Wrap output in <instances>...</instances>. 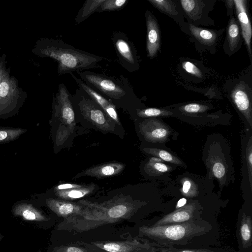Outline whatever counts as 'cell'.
<instances>
[{
	"mask_svg": "<svg viewBox=\"0 0 252 252\" xmlns=\"http://www.w3.org/2000/svg\"><path fill=\"white\" fill-rule=\"evenodd\" d=\"M104 0H87L79 9L75 19L76 24L79 25L94 13L97 12Z\"/></svg>",
	"mask_w": 252,
	"mask_h": 252,
	"instance_id": "ac0fdd59",
	"label": "cell"
},
{
	"mask_svg": "<svg viewBox=\"0 0 252 252\" xmlns=\"http://www.w3.org/2000/svg\"><path fill=\"white\" fill-rule=\"evenodd\" d=\"M227 39L230 51H233L237 47L240 39V31L237 21L232 17L228 26Z\"/></svg>",
	"mask_w": 252,
	"mask_h": 252,
	"instance_id": "44dd1931",
	"label": "cell"
},
{
	"mask_svg": "<svg viewBox=\"0 0 252 252\" xmlns=\"http://www.w3.org/2000/svg\"><path fill=\"white\" fill-rule=\"evenodd\" d=\"M190 33L199 42L206 46H211L217 41V35L216 32L199 28L190 24Z\"/></svg>",
	"mask_w": 252,
	"mask_h": 252,
	"instance_id": "e0dca14e",
	"label": "cell"
},
{
	"mask_svg": "<svg viewBox=\"0 0 252 252\" xmlns=\"http://www.w3.org/2000/svg\"><path fill=\"white\" fill-rule=\"evenodd\" d=\"M182 192L188 197L195 196L197 193V187L192 180L185 179L182 182Z\"/></svg>",
	"mask_w": 252,
	"mask_h": 252,
	"instance_id": "83f0119b",
	"label": "cell"
},
{
	"mask_svg": "<svg viewBox=\"0 0 252 252\" xmlns=\"http://www.w3.org/2000/svg\"><path fill=\"white\" fill-rule=\"evenodd\" d=\"M9 90V86L5 82H2L0 84V96L4 97L6 96Z\"/></svg>",
	"mask_w": 252,
	"mask_h": 252,
	"instance_id": "d590c367",
	"label": "cell"
},
{
	"mask_svg": "<svg viewBox=\"0 0 252 252\" xmlns=\"http://www.w3.org/2000/svg\"><path fill=\"white\" fill-rule=\"evenodd\" d=\"M238 19L239 22L243 37L247 45L251 59H252L251 38L252 28L249 16L246 1L244 0H234Z\"/></svg>",
	"mask_w": 252,
	"mask_h": 252,
	"instance_id": "8fae6325",
	"label": "cell"
},
{
	"mask_svg": "<svg viewBox=\"0 0 252 252\" xmlns=\"http://www.w3.org/2000/svg\"><path fill=\"white\" fill-rule=\"evenodd\" d=\"M125 165L120 162H108L88 168L77 174L74 178L83 176L103 178L113 176L120 173Z\"/></svg>",
	"mask_w": 252,
	"mask_h": 252,
	"instance_id": "5bb4252c",
	"label": "cell"
},
{
	"mask_svg": "<svg viewBox=\"0 0 252 252\" xmlns=\"http://www.w3.org/2000/svg\"><path fill=\"white\" fill-rule=\"evenodd\" d=\"M46 53L58 61L60 75L96 67L104 60L100 56L79 50L59 39L49 43Z\"/></svg>",
	"mask_w": 252,
	"mask_h": 252,
	"instance_id": "6da1fadb",
	"label": "cell"
},
{
	"mask_svg": "<svg viewBox=\"0 0 252 252\" xmlns=\"http://www.w3.org/2000/svg\"><path fill=\"white\" fill-rule=\"evenodd\" d=\"M148 1L162 12L174 17L180 16L176 4L172 0H149Z\"/></svg>",
	"mask_w": 252,
	"mask_h": 252,
	"instance_id": "d4e9b609",
	"label": "cell"
},
{
	"mask_svg": "<svg viewBox=\"0 0 252 252\" xmlns=\"http://www.w3.org/2000/svg\"><path fill=\"white\" fill-rule=\"evenodd\" d=\"M180 4L186 15L192 21L200 20L205 12V1L199 0H181Z\"/></svg>",
	"mask_w": 252,
	"mask_h": 252,
	"instance_id": "2e32d148",
	"label": "cell"
},
{
	"mask_svg": "<svg viewBox=\"0 0 252 252\" xmlns=\"http://www.w3.org/2000/svg\"><path fill=\"white\" fill-rule=\"evenodd\" d=\"M209 109L208 106L196 103H189L182 106L179 109L182 112L189 114H196L207 111Z\"/></svg>",
	"mask_w": 252,
	"mask_h": 252,
	"instance_id": "f1b7e54d",
	"label": "cell"
},
{
	"mask_svg": "<svg viewBox=\"0 0 252 252\" xmlns=\"http://www.w3.org/2000/svg\"><path fill=\"white\" fill-rule=\"evenodd\" d=\"M111 40L122 66L129 72L137 71L139 65L136 50L128 36L122 32H115Z\"/></svg>",
	"mask_w": 252,
	"mask_h": 252,
	"instance_id": "5b68a950",
	"label": "cell"
},
{
	"mask_svg": "<svg viewBox=\"0 0 252 252\" xmlns=\"http://www.w3.org/2000/svg\"><path fill=\"white\" fill-rule=\"evenodd\" d=\"M187 203V199L185 198H183L180 199L178 202H177L176 205V209L181 208L184 206H185Z\"/></svg>",
	"mask_w": 252,
	"mask_h": 252,
	"instance_id": "8d00e7d4",
	"label": "cell"
},
{
	"mask_svg": "<svg viewBox=\"0 0 252 252\" xmlns=\"http://www.w3.org/2000/svg\"><path fill=\"white\" fill-rule=\"evenodd\" d=\"M139 129L145 140L154 143L165 142L171 132L167 125L156 119L143 121L139 124Z\"/></svg>",
	"mask_w": 252,
	"mask_h": 252,
	"instance_id": "52a82bcc",
	"label": "cell"
},
{
	"mask_svg": "<svg viewBox=\"0 0 252 252\" xmlns=\"http://www.w3.org/2000/svg\"><path fill=\"white\" fill-rule=\"evenodd\" d=\"M210 229L208 225L198 224L191 220L171 224L142 226L139 229L142 235L161 245L171 247L173 245H186L193 237L205 233Z\"/></svg>",
	"mask_w": 252,
	"mask_h": 252,
	"instance_id": "7a4b0ae2",
	"label": "cell"
},
{
	"mask_svg": "<svg viewBox=\"0 0 252 252\" xmlns=\"http://www.w3.org/2000/svg\"><path fill=\"white\" fill-rule=\"evenodd\" d=\"M76 72L87 85L108 98L115 106L117 103L128 101L135 97L128 79L123 76L114 78L88 70Z\"/></svg>",
	"mask_w": 252,
	"mask_h": 252,
	"instance_id": "3957f363",
	"label": "cell"
},
{
	"mask_svg": "<svg viewBox=\"0 0 252 252\" xmlns=\"http://www.w3.org/2000/svg\"><path fill=\"white\" fill-rule=\"evenodd\" d=\"M147 26L146 50L149 58L152 59L157 54L160 43V32L158 22L149 10L145 12Z\"/></svg>",
	"mask_w": 252,
	"mask_h": 252,
	"instance_id": "9c48e42d",
	"label": "cell"
},
{
	"mask_svg": "<svg viewBox=\"0 0 252 252\" xmlns=\"http://www.w3.org/2000/svg\"><path fill=\"white\" fill-rule=\"evenodd\" d=\"M160 252H214L207 249H178L175 248H162Z\"/></svg>",
	"mask_w": 252,
	"mask_h": 252,
	"instance_id": "d6a6232c",
	"label": "cell"
},
{
	"mask_svg": "<svg viewBox=\"0 0 252 252\" xmlns=\"http://www.w3.org/2000/svg\"><path fill=\"white\" fill-rule=\"evenodd\" d=\"M71 101L73 108L95 127L104 131H114L116 123L82 88L79 87L76 90Z\"/></svg>",
	"mask_w": 252,
	"mask_h": 252,
	"instance_id": "277c9868",
	"label": "cell"
},
{
	"mask_svg": "<svg viewBox=\"0 0 252 252\" xmlns=\"http://www.w3.org/2000/svg\"><path fill=\"white\" fill-rule=\"evenodd\" d=\"M136 115L140 118H151L159 116H167L173 115L169 111L156 108H148L144 109H136Z\"/></svg>",
	"mask_w": 252,
	"mask_h": 252,
	"instance_id": "4316f807",
	"label": "cell"
},
{
	"mask_svg": "<svg viewBox=\"0 0 252 252\" xmlns=\"http://www.w3.org/2000/svg\"><path fill=\"white\" fill-rule=\"evenodd\" d=\"M95 189L93 184L79 188L57 191V195L65 200H73L83 197L92 193Z\"/></svg>",
	"mask_w": 252,
	"mask_h": 252,
	"instance_id": "d6986e66",
	"label": "cell"
},
{
	"mask_svg": "<svg viewBox=\"0 0 252 252\" xmlns=\"http://www.w3.org/2000/svg\"><path fill=\"white\" fill-rule=\"evenodd\" d=\"M240 234L244 247H250L252 242V220L243 214L240 226Z\"/></svg>",
	"mask_w": 252,
	"mask_h": 252,
	"instance_id": "603a6c76",
	"label": "cell"
},
{
	"mask_svg": "<svg viewBox=\"0 0 252 252\" xmlns=\"http://www.w3.org/2000/svg\"><path fill=\"white\" fill-rule=\"evenodd\" d=\"M53 252H88L84 249L75 246H61L56 248Z\"/></svg>",
	"mask_w": 252,
	"mask_h": 252,
	"instance_id": "836d02e7",
	"label": "cell"
},
{
	"mask_svg": "<svg viewBox=\"0 0 252 252\" xmlns=\"http://www.w3.org/2000/svg\"><path fill=\"white\" fill-rule=\"evenodd\" d=\"M16 216H20L28 220L42 221L48 220L45 216L29 206H20L14 210Z\"/></svg>",
	"mask_w": 252,
	"mask_h": 252,
	"instance_id": "7402d4cb",
	"label": "cell"
},
{
	"mask_svg": "<svg viewBox=\"0 0 252 252\" xmlns=\"http://www.w3.org/2000/svg\"><path fill=\"white\" fill-rule=\"evenodd\" d=\"M7 134L5 131H0V140L5 139L7 137Z\"/></svg>",
	"mask_w": 252,
	"mask_h": 252,
	"instance_id": "74e56055",
	"label": "cell"
},
{
	"mask_svg": "<svg viewBox=\"0 0 252 252\" xmlns=\"http://www.w3.org/2000/svg\"><path fill=\"white\" fill-rule=\"evenodd\" d=\"M2 235L0 234V241L2 238Z\"/></svg>",
	"mask_w": 252,
	"mask_h": 252,
	"instance_id": "f35d334b",
	"label": "cell"
},
{
	"mask_svg": "<svg viewBox=\"0 0 252 252\" xmlns=\"http://www.w3.org/2000/svg\"><path fill=\"white\" fill-rule=\"evenodd\" d=\"M83 185H78V184H71V183H68V184H61L59 186H58L56 187L57 191L59 190H67L75 188H79L82 187H83Z\"/></svg>",
	"mask_w": 252,
	"mask_h": 252,
	"instance_id": "e575fe53",
	"label": "cell"
},
{
	"mask_svg": "<svg viewBox=\"0 0 252 252\" xmlns=\"http://www.w3.org/2000/svg\"><path fill=\"white\" fill-rule=\"evenodd\" d=\"M128 0H104L97 12L119 11L124 8Z\"/></svg>",
	"mask_w": 252,
	"mask_h": 252,
	"instance_id": "484cf974",
	"label": "cell"
},
{
	"mask_svg": "<svg viewBox=\"0 0 252 252\" xmlns=\"http://www.w3.org/2000/svg\"><path fill=\"white\" fill-rule=\"evenodd\" d=\"M92 244L105 252H143L147 246L136 240L121 242H94Z\"/></svg>",
	"mask_w": 252,
	"mask_h": 252,
	"instance_id": "4fadbf2b",
	"label": "cell"
},
{
	"mask_svg": "<svg viewBox=\"0 0 252 252\" xmlns=\"http://www.w3.org/2000/svg\"><path fill=\"white\" fill-rule=\"evenodd\" d=\"M50 208L59 217H74L81 215L85 207L76 203L61 200L50 199L48 201Z\"/></svg>",
	"mask_w": 252,
	"mask_h": 252,
	"instance_id": "9a60e30c",
	"label": "cell"
},
{
	"mask_svg": "<svg viewBox=\"0 0 252 252\" xmlns=\"http://www.w3.org/2000/svg\"><path fill=\"white\" fill-rule=\"evenodd\" d=\"M231 95L237 108L252 126V101L245 85H238L233 90Z\"/></svg>",
	"mask_w": 252,
	"mask_h": 252,
	"instance_id": "7c38bea8",
	"label": "cell"
},
{
	"mask_svg": "<svg viewBox=\"0 0 252 252\" xmlns=\"http://www.w3.org/2000/svg\"><path fill=\"white\" fill-rule=\"evenodd\" d=\"M197 211L196 204L193 202H190L165 215L153 225L171 224L193 220V218L197 214Z\"/></svg>",
	"mask_w": 252,
	"mask_h": 252,
	"instance_id": "30bf717a",
	"label": "cell"
},
{
	"mask_svg": "<svg viewBox=\"0 0 252 252\" xmlns=\"http://www.w3.org/2000/svg\"><path fill=\"white\" fill-rule=\"evenodd\" d=\"M246 159L247 164L249 182L251 187H252V137H250L249 141L248 143L246 149Z\"/></svg>",
	"mask_w": 252,
	"mask_h": 252,
	"instance_id": "f546056e",
	"label": "cell"
},
{
	"mask_svg": "<svg viewBox=\"0 0 252 252\" xmlns=\"http://www.w3.org/2000/svg\"><path fill=\"white\" fill-rule=\"evenodd\" d=\"M171 167L163 163L161 159L152 157L145 164L144 169L145 172L150 176H158L170 171Z\"/></svg>",
	"mask_w": 252,
	"mask_h": 252,
	"instance_id": "ffe728a7",
	"label": "cell"
},
{
	"mask_svg": "<svg viewBox=\"0 0 252 252\" xmlns=\"http://www.w3.org/2000/svg\"><path fill=\"white\" fill-rule=\"evenodd\" d=\"M182 67L186 72L196 77L200 78L202 76L200 70L191 62L189 61L184 62L182 63Z\"/></svg>",
	"mask_w": 252,
	"mask_h": 252,
	"instance_id": "1f68e13d",
	"label": "cell"
},
{
	"mask_svg": "<svg viewBox=\"0 0 252 252\" xmlns=\"http://www.w3.org/2000/svg\"><path fill=\"white\" fill-rule=\"evenodd\" d=\"M213 175L217 179L220 180L225 175V167L222 162L220 161H215L212 166Z\"/></svg>",
	"mask_w": 252,
	"mask_h": 252,
	"instance_id": "4dcf8cb0",
	"label": "cell"
},
{
	"mask_svg": "<svg viewBox=\"0 0 252 252\" xmlns=\"http://www.w3.org/2000/svg\"><path fill=\"white\" fill-rule=\"evenodd\" d=\"M71 96L65 85L60 84L55 98L56 109L63 125L60 129L68 130L71 133L73 132L76 124Z\"/></svg>",
	"mask_w": 252,
	"mask_h": 252,
	"instance_id": "8992f818",
	"label": "cell"
},
{
	"mask_svg": "<svg viewBox=\"0 0 252 252\" xmlns=\"http://www.w3.org/2000/svg\"><path fill=\"white\" fill-rule=\"evenodd\" d=\"M143 151L146 153L161 160L179 166H185L184 163L179 158L165 150L154 148H145L143 149Z\"/></svg>",
	"mask_w": 252,
	"mask_h": 252,
	"instance_id": "cb8c5ba5",
	"label": "cell"
},
{
	"mask_svg": "<svg viewBox=\"0 0 252 252\" xmlns=\"http://www.w3.org/2000/svg\"><path fill=\"white\" fill-rule=\"evenodd\" d=\"M69 74L75 80L78 87L82 88L116 124L121 125L116 106L110 100L90 87L81 79L77 77L73 72Z\"/></svg>",
	"mask_w": 252,
	"mask_h": 252,
	"instance_id": "ba28073f",
	"label": "cell"
}]
</instances>
